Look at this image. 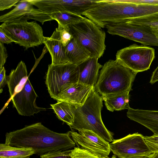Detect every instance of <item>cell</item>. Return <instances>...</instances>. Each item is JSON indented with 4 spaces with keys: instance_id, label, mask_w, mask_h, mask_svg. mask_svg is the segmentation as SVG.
<instances>
[{
    "instance_id": "obj_1",
    "label": "cell",
    "mask_w": 158,
    "mask_h": 158,
    "mask_svg": "<svg viewBox=\"0 0 158 158\" xmlns=\"http://www.w3.org/2000/svg\"><path fill=\"white\" fill-rule=\"evenodd\" d=\"M5 143L19 148L32 149L41 156L55 150H70L75 146L69 131L64 133L54 132L38 123L6 134Z\"/></svg>"
},
{
    "instance_id": "obj_2",
    "label": "cell",
    "mask_w": 158,
    "mask_h": 158,
    "mask_svg": "<svg viewBox=\"0 0 158 158\" xmlns=\"http://www.w3.org/2000/svg\"><path fill=\"white\" fill-rule=\"evenodd\" d=\"M102 97L94 87L83 105L70 103L74 117L73 124L70 127L78 131H92L110 143L114 140L113 134L106 128L102 119Z\"/></svg>"
},
{
    "instance_id": "obj_3",
    "label": "cell",
    "mask_w": 158,
    "mask_h": 158,
    "mask_svg": "<svg viewBox=\"0 0 158 158\" xmlns=\"http://www.w3.org/2000/svg\"><path fill=\"white\" fill-rule=\"evenodd\" d=\"M137 74L116 60H110L100 71L95 89L102 97L130 91Z\"/></svg>"
},
{
    "instance_id": "obj_4",
    "label": "cell",
    "mask_w": 158,
    "mask_h": 158,
    "mask_svg": "<svg viewBox=\"0 0 158 158\" xmlns=\"http://www.w3.org/2000/svg\"><path fill=\"white\" fill-rule=\"evenodd\" d=\"M73 38L82 46L90 57L100 58L106 49V33L89 19H84L67 27Z\"/></svg>"
},
{
    "instance_id": "obj_5",
    "label": "cell",
    "mask_w": 158,
    "mask_h": 158,
    "mask_svg": "<svg viewBox=\"0 0 158 158\" xmlns=\"http://www.w3.org/2000/svg\"><path fill=\"white\" fill-rule=\"evenodd\" d=\"M0 29L16 44L26 49L44 44L43 29L35 21L3 23Z\"/></svg>"
},
{
    "instance_id": "obj_6",
    "label": "cell",
    "mask_w": 158,
    "mask_h": 158,
    "mask_svg": "<svg viewBox=\"0 0 158 158\" xmlns=\"http://www.w3.org/2000/svg\"><path fill=\"white\" fill-rule=\"evenodd\" d=\"M155 57V51L153 48L133 44L118 50L116 54L115 60L137 73L149 69Z\"/></svg>"
},
{
    "instance_id": "obj_7",
    "label": "cell",
    "mask_w": 158,
    "mask_h": 158,
    "mask_svg": "<svg viewBox=\"0 0 158 158\" xmlns=\"http://www.w3.org/2000/svg\"><path fill=\"white\" fill-rule=\"evenodd\" d=\"M78 66L70 62L49 65L45 82L51 97L56 100L64 87L78 82Z\"/></svg>"
},
{
    "instance_id": "obj_8",
    "label": "cell",
    "mask_w": 158,
    "mask_h": 158,
    "mask_svg": "<svg viewBox=\"0 0 158 158\" xmlns=\"http://www.w3.org/2000/svg\"><path fill=\"white\" fill-rule=\"evenodd\" d=\"M109 145L111 151L119 158H136L148 156L152 153L144 136L138 132L114 140Z\"/></svg>"
},
{
    "instance_id": "obj_9",
    "label": "cell",
    "mask_w": 158,
    "mask_h": 158,
    "mask_svg": "<svg viewBox=\"0 0 158 158\" xmlns=\"http://www.w3.org/2000/svg\"><path fill=\"white\" fill-rule=\"evenodd\" d=\"M107 32L139 43L144 45L158 46V38L149 27L123 22L107 25Z\"/></svg>"
},
{
    "instance_id": "obj_10",
    "label": "cell",
    "mask_w": 158,
    "mask_h": 158,
    "mask_svg": "<svg viewBox=\"0 0 158 158\" xmlns=\"http://www.w3.org/2000/svg\"><path fill=\"white\" fill-rule=\"evenodd\" d=\"M78 133L69 131L70 136L76 144L100 158H108L111 151L109 143L94 132L81 130Z\"/></svg>"
},
{
    "instance_id": "obj_11",
    "label": "cell",
    "mask_w": 158,
    "mask_h": 158,
    "mask_svg": "<svg viewBox=\"0 0 158 158\" xmlns=\"http://www.w3.org/2000/svg\"><path fill=\"white\" fill-rule=\"evenodd\" d=\"M33 6L28 0H21L11 10L0 16V22L10 23L32 19L43 24L46 21L53 20L49 14L34 8Z\"/></svg>"
},
{
    "instance_id": "obj_12",
    "label": "cell",
    "mask_w": 158,
    "mask_h": 158,
    "mask_svg": "<svg viewBox=\"0 0 158 158\" xmlns=\"http://www.w3.org/2000/svg\"><path fill=\"white\" fill-rule=\"evenodd\" d=\"M37 94L28 79L22 90L11 99L18 113L22 116L33 115L46 109L38 107L35 102Z\"/></svg>"
},
{
    "instance_id": "obj_13",
    "label": "cell",
    "mask_w": 158,
    "mask_h": 158,
    "mask_svg": "<svg viewBox=\"0 0 158 158\" xmlns=\"http://www.w3.org/2000/svg\"><path fill=\"white\" fill-rule=\"evenodd\" d=\"M99 0H49L47 9L51 14L67 12L81 15L95 6Z\"/></svg>"
},
{
    "instance_id": "obj_14",
    "label": "cell",
    "mask_w": 158,
    "mask_h": 158,
    "mask_svg": "<svg viewBox=\"0 0 158 158\" xmlns=\"http://www.w3.org/2000/svg\"><path fill=\"white\" fill-rule=\"evenodd\" d=\"M94 87L78 82L69 85L62 89L56 100L83 105Z\"/></svg>"
},
{
    "instance_id": "obj_15",
    "label": "cell",
    "mask_w": 158,
    "mask_h": 158,
    "mask_svg": "<svg viewBox=\"0 0 158 158\" xmlns=\"http://www.w3.org/2000/svg\"><path fill=\"white\" fill-rule=\"evenodd\" d=\"M127 113L130 119L137 122L158 135V110L135 109L130 107Z\"/></svg>"
},
{
    "instance_id": "obj_16",
    "label": "cell",
    "mask_w": 158,
    "mask_h": 158,
    "mask_svg": "<svg viewBox=\"0 0 158 158\" xmlns=\"http://www.w3.org/2000/svg\"><path fill=\"white\" fill-rule=\"evenodd\" d=\"M44 44L50 54L52 64H57L69 62L65 54L64 47L60 40L59 27L50 37H45Z\"/></svg>"
},
{
    "instance_id": "obj_17",
    "label": "cell",
    "mask_w": 158,
    "mask_h": 158,
    "mask_svg": "<svg viewBox=\"0 0 158 158\" xmlns=\"http://www.w3.org/2000/svg\"><path fill=\"white\" fill-rule=\"evenodd\" d=\"M98 59L90 57L78 65V83L86 85L94 86L99 77V70L103 66L98 62Z\"/></svg>"
},
{
    "instance_id": "obj_18",
    "label": "cell",
    "mask_w": 158,
    "mask_h": 158,
    "mask_svg": "<svg viewBox=\"0 0 158 158\" xmlns=\"http://www.w3.org/2000/svg\"><path fill=\"white\" fill-rule=\"evenodd\" d=\"M26 66L21 61L15 69L12 70L6 76L7 83L10 99L23 89L28 79Z\"/></svg>"
},
{
    "instance_id": "obj_19",
    "label": "cell",
    "mask_w": 158,
    "mask_h": 158,
    "mask_svg": "<svg viewBox=\"0 0 158 158\" xmlns=\"http://www.w3.org/2000/svg\"><path fill=\"white\" fill-rule=\"evenodd\" d=\"M64 50L69 62L77 66L90 57L84 48L73 38L64 47Z\"/></svg>"
},
{
    "instance_id": "obj_20",
    "label": "cell",
    "mask_w": 158,
    "mask_h": 158,
    "mask_svg": "<svg viewBox=\"0 0 158 158\" xmlns=\"http://www.w3.org/2000/svg\"><path fill=\"white\" fill-rule=\"evenodd\" d=\"M130 92L127 91L102 97L107 109L111 112L128 110L130 107Z\"/></svg>"
},
{
    "instance_id": "obj_21",
    "label": "cell",
    "mask_w": 158,
    "mask_h": 158,
    "mask_svg": "<svg viewBox=\"0 0 158 158\" xmlns=\"http://www.w3.org/2000/svg\"><path fill=\"white\" fill-rule=\"evenodd\" d=\"M35 154L31 148L13 147L6 143L0 144V158H29Z\"/></svg>"
},
{
    "instance_id": "obj_22",
    "label": "cell",
    "mask_w": 158,
    "mask_h": 158,
    "mask_svg": "<svg viewBox=\"0 0 158 158\" xmlns=\"http://www.w3.org/2000/svg\"><path fill=\"white\" fill-rule=\"evenodd\" d=\"M50 106L59 119L69 127L73 124L74 117L70 103L57 101V103Z\"/></svg>"
},
{
    "instance_id": "obj_23",
    "label": "cell",
    "mask_w": 158,
    "mask_h": 158,
    "mask_svg": "<svg viewBox=\"0 0 158 158\" xmlns=\"http://www.w3.org/2000/svg\"><path fill=\"white\" fill-rule=\"evenodd\" d=\"M49 14L53 20L57 22L58 25L64 28L78 23L85 18L81 15L67 12H59Z\"/></svg>"
},
{
    "instance_id": "obj_24",
    "label": "cell",
    "mask_w": 158,
    "mask_h": 158,
    "mask_svg": "<svg viewBox=\"0 0 158 158\" xmlns=\"http://www.w3.org/2000/svg\"><path fill=\"white\" fill-rule=\"evenodd\" d=\"M125 22L151 27H158V12L143 17L130 19Z\"/></svg>"
},
{
    "instance_id": "obj_25",
    "label": "cell",
    "mask_w": 158,
    "mask_h": 158,
    "mask_svg": "<svg viewBox=\"0 0 158 158\" xmlns=\"http://www.w3.org/2000/svg\"><path fill=\"white\" fill-rule=\"evenodd\" d=\"M71 158H100L89 151L78 147H74L69 154Z\"/></svg>"
},
{
    "instance_id": "obj_26",
    "label": "cell",
    "mask_w": 158,
    "mask_h": 158,
    "mask_svg": "<svg viewBox=\"0 0 158 158\" xmlns=\"http://www.w3.org/2000/svg\"><path fill=\"white\" fill-rule=\"evenodd\" d=\"M71 150L51 151L41 155L40 157V158H71L69 154Z\"/></svg>"
},
{
    "instance_id": "obj_27",
    "label": "cell",
    "mask_w": 158,
    "mask_h": 158,
    "mask_svg": "<svg viewBox=\"0 0 158 158\" xmlns=\"http://www.w3.org/2000/svg\"><path fill=\"white\" fill-rule=\"evenodd\" d=\"M60 40L63 46L65 47L70 41L73 37L67 27L64 28L60 25Z\"/></svg>"
},
{
    "instance_id": "obj_28",
    "label": "cell",
    "mask_w": 158,
    "mask_h": 158,
    "mask_svg": "<svg viewBox=\"0 0 158 158\" xmlns=\"http://www.w3.org/2000/svg\"><path fill=\"white\" fill-rule=\"evenodd\" d=\"M21 0H0V10L11 8L19 2Z\"/></svg>"
},
{
    "instance_id": "obj_29",
    "label": "cell",
    "mask_w": 158,
    "mask_h": 158,
    "mask_svg": "<svg viewBox=\"0 0 158 158\" xmlns=\"http://www.w3.org/2000/svg\"><path fill=\"white\" fill-rule=\"evenodd\" d=\"M8 55L4 44L0 43V71L6 63Z\"/></svg>"
},
{
    "instance_id": "obj_30",
    "label": "cell",
    "mask_w": 158,
    "mask_h": 158,
    "mask_svg": "<svg viewBox=\"0 0 158 158\" xmlns=\"http://www.w3.org/2000/svg\"><path fill=\"white\" fill-rule=\"evenodd\" d=\"M6 70L4 67L0 71V93L3 91V88L7 84Z\"/></svg>"
},
{
    "instance_id": "obj_31",
    "label": "cell",
    "mask_w": 158,
    "mask_h": 158,
    "mask_svg": "<svg viewBox=\"0 0 158 158\" xmlns=\"http://www.w3.org/2000/svg\"><path fill=\"white\" fill-rule=\"evenodd\" d=\"M14 41L0 29V43L8 44Z\"/></svg>"
},
{
    "instance_id": "obj_32",
    "label": "cell",
    "mask_w": 158,
    "mask_h": 158,
    "mask_svg": "<svg viewBox=\"0 0 158 158\" xmlns=\"http://www.w3.org/2000/svg\"><path fill=\"white\" fill-rule=\"evenodd\" d=\"M144 140L152 153L158 152V142Z\"/></svg>"
},
{
    "instance_id": "obj_33",
    "label": "cell",
    "mask_w": 158,
    "mask_h": 158,
    "mask_svg": "<svg viewBox=\"0 0 158 158\" xmlns=\"http://www.w3.org/2000/svg\"><path fill=\"white\" fill-rule=\"evenodd\" d=\"M158 81V66L152 72L150 83L153 84Z\"/></svg>"
},
{
    "instance_id": "obj_34",
    "label": "cell",
    "mask_w": 158,
    "mask_h": 158,
    "mask_svg": "<svg viewBox=\"0 0 158 158\" xmlns=\"http://www.w3.org/2000/svg\"><path fill=\"white\" fill-rule=\"evenodd\" d=\"M144 139L145 140L158 142V135H153L150 136H144Z\"/></svg>"
},
{
    "instance_id": "obj_35",
    "label": "cell",
    "mask_w": 158,
    "mask_h": 158,
    "mask_svg": "<svg viewBox=\"0 0 158 158\" xmlns=\"http://www.w3.org/2000/svg\"><path fill=\"white\" fill-rule=\"evenodd\" d=\"M151 28L153 33L158 38V27Z\"/></svg>"
},
{
    "instance_id": "obj_36",
    "label": "cell",
    "mask_w": 158,
    "mask_h": 158,
    "mask_svg": "<svg viewBox=\"0 0 158 158\" xmlns=\"http://www.w3.org/2000/svg\"><path fill=\"white\" fill-rule=\"evenodd\" d=\"M148 156L149 158H158V152L152 153Z\"/></svg>"
},
{
    "instance_id": "obj_37",
    "label": "cell",
    "mask_w": 158,
    "mask_h": 158,
    "mask_svg": "<svg viewBox=\"0 0 158 158\" xmlns=\"http://www.w3.org/2000/svg\"><path fill=\"white\" fill-rule=\"evenodd\" d=\"M136 158H149L148 156H143L139 157Z\"/></svg>"
},
{
    "instance_id": "obj_38",
    "label": "cell",
    "mask_w": 158,
    "mask_h": 158,
    "mask_svg": "<svg viewBox=\"0 0 158 158\" xmlns=\"http://www.w3.org/2000/svg\"><path fill=\"white\" fill-rule=\"evenodd\" d=\"M108 158H109V157H108ZM111 158H117L115 156V155H114L112 156Z\"/></svg>"
}]
</instances>
